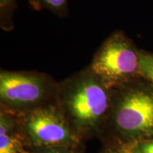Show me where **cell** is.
<instances>
[{
	"label": "cell",
	"instance_id": "obj_7",
	"mask_svg": "<svg viewBox=\"0 0 153 153\" xmlns=\"http://www.w3.org/2000/svg\"><path fill=\"white\" fill-rule=\"evenodd\" d=\"M29 4L36 11L47 10L61 18L68 15V0H31Z\"/></svg>",
	"mask_w": 153,
	"mask_h": 153
},
{
	"label": "cell",
	"instance_id": "obj_3",
	"mask_svg": "<svg viewBox=\"0 0 153 153\" xmlns=\"http://www.w3.org/2000/svg\"><path fill=\"white\" fill-rule=\"evenodd\" d=\"M52 87L50 80L41 74L4 70L0 73V97L9 105L36 104L47 97Z\"/></svg>",
	"mask_w": 153,
	"mask_h": 153
},
{
	"label": "cell",
	"instance_id": "obj_8",
	"mask_svg": "<svg viewBox=\"0 0 153 153\" xmlns=\"http://www.w3.org/2000/svg\"><path fill=\"white\" fill-rule=\"evenodd\" d=\"M17 6L16 0H0V27L4 31L14 28V16Z\"/></svg>",
	"mask_w": 153,
	"mask_h": 153
},
{
	"label": "cell",
	"instance_id": "obj_5",
	"mask_svg": "<svg viewBox=\"0 0 153 153\" xmlns=\"http://www.w3.org/2000/svg\"><path fill=\"white\" fill-rule=\"evenodd\" d=\"M30 138L39 146H57L70 143L73 137L58 114L50 109L36 111L26 121Z\"/></svg>",
	"mask_w": 153,
	"mask_h": 153
},
{
	"label": "cell",
	"instance_id": "obj_12",
	"mask_svg": "<svg viewBox=\"0 0 153 153\" xmlns=\"http://www.w3.org/2000/svg\"><path fill=\"white\" fill-rule=\"evenodd\" d=\"M45 153H65V152H61V151H51V152H45Z\"/></svg>",
	"mask_w": 153,
	"mask_h": 153
},
{
	"label": "cell",
	"instance_id": "obj_6",
	"mask_svg": "<svg viewBox=\"0 0 153 153\" xmlns=\"http://www.w3.org/2000/svg\"><path fill=\"white\" fill-rule=\"evenodd\" d=\"M20 142L11 133L8 122L1 117L0 123V153H19Z\"/></svg>",
	"mask_w": 153,
	"mask_h": 153
},
{
	"label": "cell",
	"instance_id": "obj_9",
	"mask_svg": "<svg viewBox=\"0 0 153 153\" xmlns=\"http://www.w3.org/2000/svg\"><path fill=\"white\" fill-rule=\"evenodd\" d=\"M139 73L153 84V54L140 53Z\"/></svg>",
	"mask_w": 153,
	"mask_h": 153
},
{
	"label": "cell",
	"instance_id": "obj_13",
	"mask_svg": "<svg viewBox=\"0 0 153 153\" xmlns=\"http://www.w3.org/2000/svg\"><path fill=\"white\" fill-rule=\"evenodd\" d=\"M28 3H30V1H31V0H28Z\"/></svg>",
	"mask_w": 153,
	"mask_h": 153
},
{
	"label": "cell",
	"instance_id": "obj_2",
	"mask_svg": "<svg viewBox=\"0 0 153 153\" xmlns=\"http://www.w3.org/2000/svg\"><path fill=\"white\" fill-rule=\"evenodd\" d=\"M108 89L90 68L67 84L64 89L67 104L78 123L92 125L104 114Z\"/></svg>",
	"mask_w": 153,
	"mask_h": 153
},
{
	"label": "cell",
	"instance_id": "obj_4",
	"mask_svg": "<svg viewBox=\"0 0 153 153\" xmlns=\"http://www.w3.org/2000/svg\"><path fill=\"white\" fill-rule=\"evenodd\" d=\"M118 127L127 133L153 131V95L144 90H133L123 95L116 114Z\"/></svg>",
	"mask_w": 153,
	"mask_h": 153
},
{
	"label": "cell",
	"instance_id": "obj_11",
	"mask_svg": "<svg viewBox=\"0 0 153 153\" xmlns=\"http://www.w3.org/2000/svg\"><path fill=\"white\" fill-rule=\"evenodd\" d=\"M108 153H131V152L126 150H123V149H118V150L110 151V152Z\"/></svg>",
	"mask_w": 153,
	"mask_h": 153
},
{
	"label": "cell",
	"instance_id": "obj_10",
	"mask_svg": "<svg viewBox=\"0 0 153 153\" xmlns=\"http://www.w3.org/2000/svg\"><path fill=\"white\" fill-rule=\"evenodd\" d=\"M137 153H153V140L141 145Z\"/></svg>",
	"mask_w": 153,
	"mask_h": 153
},
{
	"label": "cell",
	"instance_id": "obj_1",
	"mask_svg": "<svg viewBox=\"0 0 153 153\" xmlns=\"http://www.w3.org/2000/svg\"><path fill=\"white\" fill-rule=\"evenodd\" d=\"M139 55L121 31H115L101 44L90 66L108 88L117 87L139 72Z\"/></svg>",
	"mask_w": 153,
	"mask_h": 153
}]
</instances>
